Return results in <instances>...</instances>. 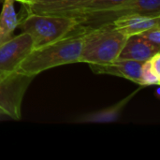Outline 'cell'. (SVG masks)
I'll use <instances>...</instances> for the list:
<instances>
[{
	"label": "cell",
	"instance_id": "6da1fadb",
	"mask_svg": "<svg viewBox=\"0 0 160 160\" xmlns=\"http://www.w3.org/2000/svg\"><path fill=\"white\" fill-rule=\"evenodd\" d=\"M82 43V32L74 30L71 34L34 48L20 63L16 72L36 77L50 68L78 63Z\"/></svg>",
	"mask_w": 160,
	"mask_h": 160
},
{
	"label": "cell",
	"instance_id": "7a4b0ae2",
	"mask_svg": "<svg viewBox=\"0 0 160 160\" xmlns=\"http://www.w3.org/2000/svg\"><path fill=\"white\" fill-rule=\"evenodd\" d=\"M82 32V43L78 63L88 65H104L116 60L128 38L112 22Z\"/></svg>",
	"mask_w": 160,
	"mask_h": 160
},
{
	"label": "cell",
	"instance_id": "3957f363",
	"mask_svg": "<svg viewBox=\"0 0 160 160\" xmlns=\"http://www.w3.org/2000/svg\"><path fill=\"white\" fill-rule=\"evenodd\" d=\"M78 24V21L73 17L54 14H26L21 21H18V27L31 36L34 48L49 44L71 34Z\"/></svg>",
	"mask_w": 160,
	"mask_h": 160
},
{
	"label": "cell",
	"instance_id": "277c9868",
	"mask_svg": "<svg viewBox=\"0 0 160 160\" xmlns=\"http://www.w3.org/2000/svg\"><path fill=\"white\" fill-rule=\"evenodd\" d=\"M128 14L160 16V0H128L109 10L76 19L79 23L76 30L84 31L95 28L112 22L117 18Z\"/></svg>",
	"mask_w": 160,
	"mask_h": 160
},
{
	"label": "cell",
	"instance_id": "5b68a950",
	"mask_svg": "<svg viewBox=\"0 0 160 160\" xmlns=\"http://www.w3.org/2000/svg\"><path fill=\"white\" fill-rule=\"evenodd\" d=\"M35 77L14 72H0V109L13 119L22 118V103Z\"/></svg>",
	"mask_w": 160,
	"mask_h": 160
},
{
	"label": "cell",
	"instance_id": "8992f818",
	"mask_svg": "<svg viewBox=\"0 0 160 160\" xmlns=\"http://www.w3.org/2000/svg\"><path fill=\"white\" fill-rule=\"evenodd\" d=\"M34 43L28 33L13 36L0 45V72H14L20 63L33 50Z\"/></svg>",
	"mask_w": 160,
	"mask_h": 160
},
{
	"label": "cell",
	"instance_id": "52a82bcc",
	"mask_svg": "<svg viewBox=\"0 0 160 160\" xmlns=\"http://www.w3.org/2000/svg\"><path fill=\"white\" fill-rule=\"evenodd\" d=\"M141 62L132 60L116 59L112 63L104 65H89L92 71L96 74L113 75L121 78H125L140 85L141 81Z\"/></svg>",
	"mask_w": 160,
	"mask_h": 160
},
{
	"label": "cell",
	"instance_id": "ba28073f",
	"mask_svg": "<svg viewBox=\"0 0 160 160\" xmlns=\"http://www.w3.org/2000/svg\"><path fill=\"white\" fill-rule=\"evenodd\" d=\"M158 52H160L159 50L150 45L141 37V35L138 34L128 36L127 38L117 59L132 60L143 63Z\"/></svg>",
	"mask_w": 160,
	"mask_h": 160
},
{
	"label": "cell",
	"instance_id": "9c48e42d",
	"mask_svg": "<svg viewBox=\"0 0 160 160\" xmlns=\"http://www.w3.org/2000/svg\"><path fill=\"white\" fill-rule=\"evenodd\" d=\"M113 26L127 37L138 35L142 32L160 24V16L152 17L142 14H128L112 21Z\"/></svg>",
	"mask_w": 160,
	"mask_h": 160
},
{
	"label": "cell",
	"instance_id": "30bf717a",
	"mask_svg": "<svg viewBox=\"0 0 160 160\" xmlns=\"http://www.w3.org/2000/svg\"><path fill=\"white\" fill-rule=\"evenodd\" d=\"M128 0H82L75 6L54 15L79 19L87 15L102 12L126 3Z\"/></svg>",
	"mask_w": 160,
	"mask_h": 160
},
{
	"label": "cell",
	"instance_id": "8fae6325",
	"mask_svg": "<svg viewBox=\"0 0 160 160\" xmlns=\"http://www.w3.org/2000/svg\"><path fill=\"white\" fill-rule=\"evenodd\" d=\"M142 87L143 86H141L140 88L135 90L133 93H131L130 95H128V97H126L125 98H123L122 100H120L119 102H117L116 104L112 106H110L103 110H99L97 112L81 115L75 120V122L77 123H112V122L117 121L120 118L125 107L128 104V102L134 98V96Z\"/></svg>",
	"mask_w": 160,
	"mask_h": 160
},
{
	"label": "cell",
	"instance_id": "7c38bea8",
	"mask_svg": "<svg viewBox=\"0 0 160 160\" xmlns=\"http://www.w3.org/2000/svg\"><path fill=\"white\" fill-rule=\"evenodd\" d=\"M82 0H31L24 5L27 14H56L64 11Z\"/></svg>",
	"mask_w": 160,
	"mask_h": 160
},
{
	"label": "cell",
	"instance_id": "4fadbf2b",
	"mask_svg": "<svg viewBox=\"0 0 160 160\" xmlns=\"http://www.w3.org/2000/svg\"><path fill=\"white\" fill-rule=\"evenodd\" d=\"M15 0H3L0 12V45L13 37L18 27V17L14 8Z\"/></svg>",
	"mask_w": 160,
	"mask_h": 160
},
{
	"label": "cell",
	"instance_id": "5bb4252c",
	"mask_svg": "<svg viewBox=\"0 0 160 160\" xmlns=\"http://www.w3.org/2000/svg\"><path fill=\"white\" fill-rule=\"evenodd\" d=\"M160 84V52L142 64L140 86Z\"/></svg>",
	"mask_w": 160,
	"mask_h": 160
},
{
	"label": "cell",
	"instance_id": "9a60e30c",
	"mask_svg": "<svg viewBox=\"0 0 160 160\" xmlns=\"http://www.w3.org/2000/svg\"><path fill=\"white\" fill-rule=\"evenodd\" d=\"M139 35H141V37L144 38L150 45L160 51V24H157Z\"/></svg>",
	"mask_w": 160,
	"mask_h": 160
},
{
	"label": "cell",
	"instance_id": "2e32d148",
	"mask_svg": "<svg viewBox=\"0 0 160 160\" xmlns=\"http://www.w3.org/2000/svg\"><path fill=\"white\" fill-rule=\"evenodd\" d=\"M15 1H18V2H20V3H22V5H26V4H28L31 0H15Z\"/></svg>",
	"mask_w": 160,
	"mask_h": 160
},
{
	"label": "cell",
	"instance_id": "e0dca14e",
	"mask_svg": "<svg viewBox=\"0 0 160 160\" xmlns=\"http://www.w3.org/2000/svg\"><path fill=\"white\" fill-rule=\"evenodd\" d=\"M1 116H6V115H5V112L0 109V117H1Z\"/></svg>",
	"mask_w": 160,
	"mask_h": 160
}]
</instances>
